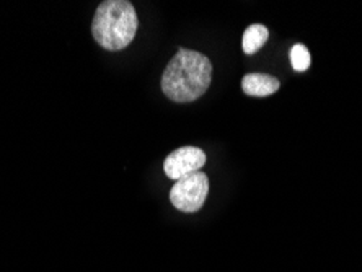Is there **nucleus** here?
Here are the masks:
<instances>
[{
	"mask_svg": "<svg viewBox=\"0 0 362 272\" xmlns=\"http://www.w3.org/2000/svg\"><path fill=\"white\" fill-rule=\"evenodd\" d=\"M279 80L268 73H247L242 80V90L248 97L264 98L279 90Z\"/></svg>",
	"mask_w": 362,
	"mask_h": 272,
	"instance_id": "nucleus-5",
	"label": "nucleus"
},
{
	"mask_svg": "<svg viewBox=\"0 0 362 272\" xmlns=\"http://www.w3.org/2000/svg\"><path fill=\"white\" fill-rule=\"evenodd\" d=\"M139 28L134 5L127 0H106L98 5L92 23L95 41L106 51H121L136 38Z\"/></svg>",
	"mask_w": 362,
	"mask_h": 272,
	"instance_id": "nucleus-2",
	"label": "nucleus"
},
{
	"mask_svg": "<svg viewBox=\"0 0 362 272\" xmlns=\"http://www.w3.org/2000/svg\"><path fill=\"white\" fill-rule=\"evenodd\" d=\"M212 78L209 57L198 51L180 47L177 54L165 67L162 90L165 97L175 103H191L207 92Z\"/></svg>",
	"mask_w": 362,
	"mask_h": 272,
	"instance_id": "nucleus-1",
	"label": "nucleus"
},
{
	"mask_svg": "<svg viewBox=\"0 0 362 272\" xmlns=\"http://www.w3.org/2000/svg\"><path fill=\"white\" fill-rule=\"evenodd\" d=\"M206 153L198 147H180L170 153L163 162L165 175L170 179L178 181L185 176L193 175L204 167Z\"/></svg>",
	"mask_w": 362,
	"mask_h": 272,
	"instance_id": "nucleus-4",
	"label": "nucleus"
},
{
	"mask_svg": "<svg viewBox=\"0 0 362 272\" xmlns=\"http://www.w3.org/2000/svg\"><path fill=\"white\" fill-rule=\"evenodd\" d=\"M209 194V179L207 175L196 172L193 175L185 176L173 184L170 191V201L178 211L193 214L198 212Z\"/></svg>",
	"mask_w": 362,
	"mask_h": 272,
	"instance_id": "nucleus-3",
	"label": "nucleus"
},
{
	"mask_svg": "<svg viewBox=\"0 0 362 272\" xmlns=\"http://www.w3.org/2000/svg\"><path fill=\"white\" fill-rule=\"evenodd\" d=\"M269 38V31L264 25L255 23L250 25L243 33V41H242V47L245 54L252 56L255 52H258L262 47L264 46V42Z\"/></svg>",
	"mask_w": 362,
	"mask_h": 272,
	"instance_id": "nucleus-6",
	"label": "nucleus"
},
{
	"mask_svg": "<svg viewBox=\"0 0 362 272\" xmlns=\"http://www.w3.org/2000/svg\"><path fill=\"white\" fill-rule=\"evenodd\" d=\"M291 64L296 72H305L312 64L310 52L303 45H294L291 49Z\"/></svg>",
	"mask_w": 362,
	"mask_h": 272,
	"instance_id": "nucleus-7",
	"label": "nucleus"
}]
</instances>
